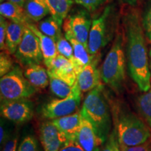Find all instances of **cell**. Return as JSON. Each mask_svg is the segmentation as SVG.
Returning a JSON list of instances; mask_svg holds the SVG:
<instances>
[{"mask_svg": "<svg viewBox=\"0 0 151 151\" xmlns=\"http://www.w3.org/2000/svg\"><path fill=\"white\" fill-rule=\"evenodd\" d=\"M126 34V57L131 78L141 91L151 88V71L142 19L136 9H129L122 18Z\"/></svg>", "mask_w": 151, "mask_h": 151, "instance_id": "6da1fadb", "label": "cell"}, {"mask_svg": "<svg viewBox=\"0 0 151 151\" xmlns=\"http://www.w3.org/2000/svg\"><path fill=\"white\" fill-rule=\"evenodd\" d=\"M81 111L83 117L91 122L98 137L104 143L112 132V120L102 84L89 92L83 103Z\"/></svg>", "mask_w": 151, "mask_h": 151, "instance_id": "7a4b0ae2", "label": "cell"}, {"mask_svg": "<svg viewBox=\"0 0 151 151\" xmlns=\"http://www.w3.org/2000/svg\"><path fill=\"white\" fill-rule=\"evenodd\" d=\"M124 37L122 32L116 35L112 46L106 56L101 69V80L113 91L120 92L125 81Z\"/></svg>", "mask_w": 151, "mask_h": 151, "instance_id": "3957f363", "label": "cell"}, {"mask_svg": "<svg viewBox=\"0 0 151 151\" xmlns=\"http://www.w3.org/2000/svg\"><path fill=\"white\" fill-rule=\"evenodd\" d=\"M115 129L120 149L143 144L151 137L149 126L130 111L120 113Z\"/></svg>", "mask_w": 151, "mask_h": 151, "instance_id": "277c9868", "label": "cell"}, {"mask_svg": "<svg viewBox=\"0 0 151 151\" xmlns=\"http://www.w3.org/2000/svg\"><path fill=\"white\" fill-rule=\"evenodd\" d=\"M37 88L25 78L19 66H14L8 73L0 79L1 101L27 99L36 93Z\"/></svg>", "mask_w": 151, "mask_h": 151, "instance_id": "5b68a950", "label": "cell"}, {"mask_svg": "<svg viewBox=\"0 0 151 151\" xmlns=\"http://www.w3.org/2000/svg\"><path fill=\"white\" fill-rule=\"evenodd\" d=\"M112 16V6H108L92 20L88 43V51L92 56H97L111 38Z\"/></svg>", "mask_w": 151, "mask_h": 151, "instance_id": "8992f818", "label": "cell"}, {"mask_svg": "<svg viewBox=\"0 0 151 151\" xmlns=\"http://www.w3.org/2000/svg\"><path fill=\"white\" fill-rule=\"evenodd\" d=\"M81 101V90L76 82L73 91L67 97L55 99L43 106L41 113L45 118L54 119L69 116L78 111Z\"/></svg>", "mask_w": 151, "mask_h": 151, "instance_id": "52a82bcc", "label": "cell"}, {"mask_svg": "<svg viewBox=\"0 0 151 151\" xmlns=\"http://www.w3.org/2000/svg\"><path fill=\"white\" fill-rule=\"evenodd\" d=\"M16 58L24 67L33 65H40L43 57L37 36L25 27L21 43L15 53Z\"/></svg>", "mask_w": 151, "mask_h": 151, "instance_id": "ba28073f", "label": "cell"}, {"mask_svg": "<svg viewBox=\"0 0 151 151\" xmlns=\"http://www.w3.org/2000/svg\"><path fill=\"white\" fill-rule=\"evenodd\" d=\"M92 22L88 14L84 11L68 15L62 24L65 37L68 40L75 39L88 48Z\"/></svg>", "mask_w": 151, "mask_h": 151, "instance_id": "9c48e42d", "label": "cell"}, {"mask_svg": "<svg viewBox=\"0 0 151 151\" xmlns=\"http://www.w3.org/2000/svg\"><path fill=\"white\" fill-rule=\"evenodd\" d=\"M33 104L28 99L1 101V116L16 123H23L33 117Z\"/></svg>", "mask_w": 151, "mask_h": 151, "instance_id": "30bf717a", "label": "cell"}, {"mask_svg": "<svg viewBox=\"0 0 151 151\" xmlns=\"http://www.w3.org/2000/svg\"><path fill=\"white\" fill-rule=\"evenodd\" d=\"M39 139L44 151H60L68 141L65 133L52 121L44 122L41 124Z\"/></svg>", "mask_w": 151, "mask_h": 151, "instance_id": "8fae6325", "label": "cell"}, {"mask_svg": "<svg viewBox=\"0 0 151 151\" xmlns=\"http://www.w3.org/2000/svg\"><path fill=\"white\" fill-rule=\"evenodd\" d=\"M47 70L48 74L62 79L71 86H74L77 81V75L73 69L72 62L60 54L53 60L50 67L47 68Z\"/></svg>", "mask_w": 151, "mask_h": 151, "instance_id": "7c38bea8", "label": "cell"}, {"mask_svg": "<svg viewBox=\"0 0 151 151\" xmlns=\"http://www.w3.org/2000/svg\"><path fill=\"white\" fill-rule=\"evenodd\" d=\"M98 60L86 66L77 76V83L83 92H90L101 84V70L97 67Z\"/></svg>", "mask_w": 151, "mask_h": 151, "instance_id": "4fadbf2b", "label": "cell"}, {"mask_svg": "<svg viewBox=\"0 0 151 151\" xmlns=\"http://www.w3.org/2000/svg\"><path fill=\"white\" fill-rule=\"evenodd\" d=\"M76 141L85 151H94L100 145L103 144L96 134L93 125L84 117L82 118Z\"/></svg>", "mask_w": 151, "mask_h": 151, "instance_id": "5bb4252c", "label": "cell"}, {"mask_svg": "<svg viewBox=\"0 0 151 151\" xmlns=\"http://www.w3.org/2000/svg\"><path fill=\"white\" fill-rule=\"evenodd\" d=\"M25 27L29 28L37 36L38 40H39V45H40L41 52H42L43 54V62H44L46 67L48 68L51 65L53 60L58 55V50H57L56 41L50 37L43 34L39 29V28L32 22L28 23Z\"/></svg>", "mask_w": 151, "mask_h": 151, "instance_id": "9a60e30c", "label": "cell"}, {"mask_svg": "<svg viewBox=\"0 0 151 151\" xmlns=\"http://www.w3.org/2000/svg\"><path fill=\"white\" fill-rule=\"evenodd\" d=\"M83 116L81 111H78L73 114L52 120L57 127L67 136L68 140L76 141L77 135L80 129Z\"/></svg>", "mask_w": 151, "mask_h": 151, "instance_id": "2e32d148", "label": "cell"}, {"mask_svg": "<svg viewBox=\"0 0 151 151\" xmlns=\"http://www.w3.org/2000/svg\"><path fill=\"white\" fill-rule=\"evenodd\" d=\"M73 46V57L71 60L73 66V69L76 75L80 73L83 68L91 63L96 59V56H92L90 54L88 49L83 43L75 39H69Z\"/></svg>", "mask_w": 151, "mask_h": 151, "instance_id": "e0dca14e", "label": "cell"}, {"mask_svg": "<svg viewBox=\"0 0 151 151\" xmlns=\"http://www.w3.org/2000/svg\"><path fill=\"white\" fill-rule=\"evenodd\" d=\"M0 14L9 21L26 26L32 22L26 16L23 7L11 1H4L0 4Z\"/></svg>", "mask_w": 151, "mask_h": 151, "instance_id": "ac0fdd59", "label": "cell"}, {"mask_svg": "<svg viewBox=\"0 0 151 151\" xmlns=\"http://www.w3.org/2000/svg\"><path fill=\"white\" fill-rule=\"evenodd\" d=\"M24 75L37 89H43L49 85L48 70L41 65H33L25 67Z\"/></svg>", "mask_w": 151, "mask_h": 151, "instance_id": "d6986e66", "label": "cell"}, {"mask_svg": "<svg viewBox=\"0 0 151 151\" xmlns=\"http://www.w3.org/2000/svg\"><path fill=\"white\" fill-rule=\"evenodd\" d=\"M25 26L9 21L7 27L5 50L9 53L15 54L21 43Z\"/></svg>", "mask_w": 151, "mask_h": 151, "instance_id": "ffe728a7", "label": "cell"}, {"mask_svg": "<svg viewBox=\"0 0 151 151\" xmlns=\"http://www.w3.org/2000/svg\"><path fill=\"white\" fill-rule=\"evenodd\" d=\"M50 11V15L62 26L64 20L69 15L73 0H43Z\"/></svg>", "mask_w": 151, "mask_h": 151, "instance_id": "44dd1931", "label": "cell"}, {"mask_svg": "<svg viewBox=\"0 0 151 151\" xmlns=\"http://www.w3.org/2000/svg\"><path fill=\"white\" fill-rule=\"evenodd\" d=\"M23 9L26 16L32 22H40L50 15V11L43 0H25Z\"/></svg>", "mask_w": 151, "mask_h": 151, "instance_id": "7402d4cb", "label": "cell"}, {"mask_svg": "<svg viewBox=\"0 0 151 151\" xmlns=\"http://www.w3.org/2000/svg\"><path fill=\"white\" fill-rule=\"evenodd\" d=\"M61 27L62 26L57 22L55 19L50 15V16L46 17L41 20L39 22L37 27L43 34L56 41L62 36Z\"/></svg>", "mask_w": 151, "mask_h": 151, "instance_id": "603a6c76", "label": "cell"}, {"mask_svg": "<svg viewBox=\"0 0 151 151\" xmlns=\"http://www.w3.org/2000/svg\"><path fill=\"white\" fill-rule=\"evenodd\" d=\"M48 75L50 90L56 97L62 99L67 97L72 92L73 86L55 76Z\"/></svg>", "mask_w": 151, "mask_h": 151, "instance_id": "cb8c5ba5", "label": "cell"}, {"mask_svg": "<svg viewBox=\"0 0 151 151\" xmlns=\"http://www.w3.org/2000/svg\"><path fill=\"white\" fill-rule=\"evenodd\" d=\"M137 106L139 113L145 119L151 131V88L138 98Z\"/></svg>", "mask_w": 151, "mask_h": 151, "instance_id": "d4e9b609", "label": "cell"}, {"mask_svg": "<svg viewBox=\"0 0 151 151\" xmlns=\"http://www.w3.org/2000/svg\"><path fill=\"white\" fill-rule=\"evenodd\" d=\"M57 50L58 54L65 57L67 59L71 60L73 57V46L65 36H61L56 41Z\"/></svg>", "mask_w": 151, "mask_h": 151, "instance_id": "484cf974", "label": "cell"}, {"mask_svg": "<svg viewBox=\"0 0 151 151\" xmlns=\"http://www.w3.org/2000/svg\"><path fill=\"white\" fill-rule=\"evenodd\" d=\"M14 67V62L9 55V52L5 50L1 52L0 54V76L2 77L8 73Z\"/></svg>", "mask_w": 151, "mask_h": 151, "instance_id": "4316f807", "label": "cell"}, {"mask_svg": "<svg viewBox=\"0 0 151 151\" xmlns=\"http://www.w3.org/2000/svg\"><path fill=\"white\" fill-rule=\"evenodd\" d=\"M18 151H40L37 140L33 136H27L22 139Z\"/></svg>", "mask_w": 151, "mask_h": 151, "instance_id": "83f0119b", "label": "cell"}, {"mask_svg": "<svg viewBox=\"0 0 151 151\" xmlns=\"http://www.w3.org/2000/svg\"><path fill=\"white\" fill-rule=\"evenodd\" d=\"M102 151H121L119 144L116 129H113L104 143Z\"/></svg>", "mask_w": 151, "mask_h": 151, "instance_id": "f1b7e54d", "label": "cell"}, {"mask_svg": "<svg viewBox=\"0 0 151 151\" xmlns=\"http://www.w3.org/2000/svg\"><path fill=\"white\" fill-rule=\"evenodd\" d=\"M77 4L81 5L87 11H94L107 2L108 0H73Z\"/></svg>", "mask_w": 151, "mask_h": 151, "instance_id": "f546056e", "label": "cell"}, {"mask_svg": "<svg viewBox=\"0 0 151 151\" xmlns=\"http://www.w3.org/2000/svg\"><path fill=\"white\" fill-rule=\"evenodd\" d=\"M142 25L147 38L151 42V4L143 15Z\"/></svg>", "mask_w": 151, "mask_h": 151, "instance_id": "4dcf8cb0", "label": "cell"}, {"mask_svg": "<svg viewBox=\"0 0 151 151\" xmlns=\"http://www.w3.org/2000/svg\"><path fill=\"white\" fill-rule=\"evenodd\" d=\"M8 24L9 22L7 21V19L1 16L0 17V48L1 51L5 50V42Z\"/></svg>", "mask_w": 151, "mask_h": 151, "instance_id": "1f68e13d", "label": "cell"}, {"mask_svg": "<svg viewBox=\"0 0 151 151\" xmlns=\"http://www.w3.org/2000/svg\"><path fill=\"white\" fill-rule=\"evenodd\" d=\"M9 128L6 127L5 122L3 121L2 119L1 120V127H0V143L1 146H4L7 141L11 137L9 136Z\"/></svg>", "mask_w": 151, "mask_h": 151, "instance_id": "d6a6232c", "label": "cell"}, {"mask_svg": "<svg viewBox=\"0 0 151 151\" xmlns=\"http://www.w3.org/2000/svg\"><path fill=\"white\" fill-rule=\"evenodd\" d=\"M60 151H85L78 141L76 140H68L65 146L60 149Z\"/></svg>", "mask_w": 151, "mask_h": 151, "instance_id": "836d02e7", "label": "cell"}, {"mask_svg": "<svg viewBox=\"0 0 151 151\" xmlns=\"http://www.w3.org/2000/svg\"><path fill=\"white\" fill-rule=\"evenodd\" d=\"M18 136L14 135L3 146L2 151H18Z\"/></svg>", "mask_w": 151, "mask_h": 151, "instance_id": "e575fe53", "label": "cell"}, {"mask_svg": "<svg viewBox=\"0 0 151 151\" xmlns=\"http://www.w3.org/2000/svg\"><path fill=\"white\" fill-rule=\"evenodd\" d=\"M121 151H151V143L148 141L139 146L128 147L121 149Z\"/></svg>", "mask_w": 151, "mask_h": 151, "instance_id": "d590c367", "label": "cell"}, {"mask_svg": "<svg viewBox=\"0 0 151 151\" xmlns=\"http://www.w3.org/2000/svg\"><path fill=\"white\" fill-rule=\"evenodd\" d=\"M120 3L122 4L129 5L131 6H135L139 4L143 0H118Z\"/></svg>", "mask_w": 151, "mask_h": 151, "instance_id": "8d00e7d4", "label": "cell"}, {"mask_svg": "<svg viewBox=\"0 0 151 151\" xmlns=\"http://www.w3.org/2000/svg\"><path fill=\"white\" fill-rule=\"evenodd\" d=\"M2 1L3 0H1V3H2ZM7 1H11V2H13L14 4H16L20 6L23 7L25 0H7Z\"/></svg>", "mask_w": 151, "mask_h": 151, "instance_id": "74e56055", "label": "cell"}, {"mask_svg": "<svg viewBox=\"0 0 151 151\" xmlns=\"http://www.w3.org/2000/svg\"><path fill=\"white\" fill-rule=\"evenodd\" d=\"M149 65H150V69L151 71V48L149 51Z\"/></svg>", "mask_w": 151, "mask_h": 151, "instance_id": "f35d334b", "label": "cell"}, {"mask_svg": "<svg viewBox=\"0 0 151 151\" xmlns=\"http://www.w3.org/2000/svg\"><path fill=\"white\" fill-rule=\"evenodd\" d=\"M94 151H100V148H99V147H98L97 148H96L95 149V150Z\"/></svg>", "mask_w": 151, "mask_h": 151, "instance_id": "ab89813d", "label": "cell"}]
</instances>
